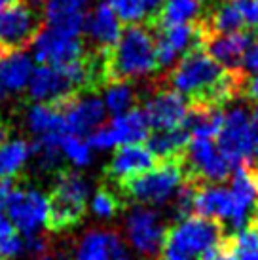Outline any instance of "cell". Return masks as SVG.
I'll use <instances>...</instances> for the list:
<instances>
[{
	"instance_id": "74e56055",
	"label": "cell",
	"mask_w": 258,
	"mask_h": 260,
	"mask_svg": "<svg viewBox=\"0 0 258 260\" xmlns=\"http://www.w3.org/2000/svg\"><path fill=\"white\" fill-rule=\"evenodd\" d=\"M4 97H6V89H4V87L0 86V101H2V99H4Z\"/></svg>"
},
{
	"instance_id": "836d02e7",
	"label": "cell",
	"mask_w": 258,
	"mask_h": 260,
	"mask_svg": "<svg viewBox=\"0 0 258 260\" xmlns=\"http://www.w3.org/2000/svg\"><path fill=\"white\" fill-rule=\"evenodd\" d=\"M139 2L143 4L144 12H146V23H150L158 15V12L162 10L165 0H139Z\"/></svg>"
},
{
	"instance_id": "d6986e66",
	"label": "cell",
	"mask_w": 258,
	"mask_h": 260,
	"mask_svg": "<svg viewBox=\"0 0 258 260\" xmlns=\"http://www.w3.org/2000/svg\"><path fill=\"white\" fill-rule=\"evenodd\" d=\"M112 146L141 145L150 135V123L143 109H133L122 116H116L112 123L105 127Z\"/></svg>"
},
{
	"instance_id": "ac0fdd59",
	"label": "cell",
	"mask_w": 258,
	"mask_h": 260,
	"mask_svg": "<svg viewBox=\"0 0 258 260\" xmlns=\"http://www.w3.org/2000/svg\"><path fill=\"white\" fill-rule=\"evenodd\" d=\"M84 32L93 40V50H108L118 42L122 25L108 2H101L93 14L86 17Z\"/></svg>"
},
{
	"instance_id": "4316f807",
	"label": "cell",
	"mask_w": 258,
	"mask_h": 260,
	"mask_svg": "<svg viewBox=\"0 0 258 260\" xmlns=\"http://www.w3.org/2000/svg\"><path fill=\"white\" fill-rule=\"evenodd\" d=\"M105 101H107V109L116 116H122L129 110L135 109L139 95L133 89L129 82H120V84H110L107 86V93H105Z\"/></svg>"
},
{
	"instance_id": "277c9868",
	"label": "cell",
	"mask_w": 258,
	"mask_h": 260,
	"mask_svg": "<svg viewBox=\"0 0 258 260\" xmlns=\"http://www.w3.org/2000/svg\"><path fill=\"white\" fill-rule=\"evenodd\" d=\"M222 238V222L190 215L175 224L173 228L165 230L162 251L186 258H196L201 256L207 249L215 247Z\"/></svg>"
},
{
	"instance_id": "8d00e7d4",
	"label": "cell",
	"mask_w": 258,
	"mask_h": 260,
	"mask_svg": "<svg viewBox=\"0 0 258 260\" xmlns=\"http://www.w3.org/2000/svg\"><path fill=\"white\" fill-rule=\"evenodd\" d=\"M23 2H27V0H0V12L17 6V4H23Z\"/></svg>"
},
{
	"instance_id": "ee69618b",
	"label": "cell",
	"mask_w": 258,
	"mask_h": 260,
	"mask_svg": "<svg viewBox=\"0 0 258 260\" xmlns=\"http://www.w3.org/2000/svg\"><path fill=\"white\" fill-rule=\"evenodd\" d=\"M256 2H258V0H256Z\"/></svg>"
},
{
	"instance_id": "f546056e",
	"label": "cell",
	"mask_w": 258,
	"mask_h": 260,
	"mask_svg": "<svg viewBox=\"0 0 258 260\" xmlns=\"http://www.w3.org/2000/svg\"><path fill=\"white\" fill-rule=\"evenodd\" d=\"M116 17L125 25L139 21H146V12L139 0H110Z\"/></svg>"
},
{
	"instance_id": "5b68a950",
	"label": "cell",
	"mask_w": 258,
	"mask_h": 260,
	"mask_svg": "<svg viewBox=\"0 0 258 260\" xmlns=\"http://www.w3.org/2000/svg\"><path fill=\"white\" fill-rule=\"evenodd\" d=\"M218 137V150L232 167H239L251 159L256 148V137L252 127V114L245 107H234L224 114Z\"/></svg>"
},
{
	"instance_id": "83f0119b",
	"label": "cell",
	"mask_w": 258,
	"mask_h": 260,
	"mask_svg": "<svg viewBox=\"0 0 258 260\" xmlns=\"http://www.w3.org/2000/svg\"><path fill=\"white\" fill-rule=\"evenodd\" d=\"M25 249V241L17 234L14 224L8 220L4 207L0 203V260L15 258Z\"/></svg>"
},
{
	"instance_id": "ffe728a7",
	"label": "cell",
	"mask_w": 258,
	"mask_h": 260,
	"mask_svg": "<svg viewBox=\"0 0 258 260\" xmlns=\"http://www.w3.org/2000/svg\"><path fill=\"white\" fill-rule=\"evenodd\" d=\"M120 238L112 232H89L80 241L74 260H120L125 258Z\"/></svg>"
},
{
	"instance_id": "2e32d148",
	"label": "cell",
	"mask_w": 258,
	"mask_h": 260,
	"mask_svg": "<svg viewBox=\"0 0 258 260\" xmlns=\"http://www.w3.org/2000/svg\"><path fill=\"white\" fill-rule=\"evenodd\" d=\"M192 213L196 217L209 220H228L234 213V198L232 192L224 186L215 184H196L192 198Z\"/></svg>"
},
{
	"instance_id": "f35d334b",
	"label": "cell",
	"mask_w": 258,
	"mask_h": 260,
	"mask_svg": "<svg viewBox=\"0 0 258 260\" xmlns=\"http://www.w3.org/2000/svg\"><path fill=\"white\" fill-rule=\"evenodd\" d=\"M30 2H35V4H38V2H42V0H30Z\"/></svg>"
},
{
	"instance_id": "30bf717a",
	"label": "cell",
	"mask_w": 258,
	"mask_h": 260,
	"mask_svg": "<svg viewBox=\"0 0 258 260\" xmlns=\"http://www.w3.org/2000/svg\"><path fill=\"white\" fill-rule=\"evenodd\" d=\"M143 110L148 118L150 127H154L156 131L177 129V127H182V123H184L188 101L180 93L162 86L158 82L154 95L148 99Z\"/></svg>"
},
{
	"instance_id": "e575fe53",
	"label": "cell",
	"mask_w": 258,
	"mask_h": 260,
	"mask_svg": "<svg viewBox=\"0 0 258 260\" xmlns=\"http://www.w3.org/2000/svg\"><path fill=\"white\" fill-rule=\"evenodd\" d=\"M243 95L258 107V74L254 78H247V86H245Z\"/></svg>"
},
{
	"instance_id": "6da1fadb",
	"label": "cell",
	"mask_w": 258,
	"mask_h": 260,
	"mask_svg": "<svg viewBox=\"0 0 258 260\" xmlns=\"http://www.w3.org/2000/svg\"><path fill=\"white\" fill-rule=\"evenodd\" d=\"M150 73H158L156 40L152 37V29L139 23L125 25L118 42L105 50L107 84H120Z\"/></svg>"
},
{
	"instance_id": "7402d4cb",
	"label": "cell",
	"mask_w": 258,
	"mask_h": 260,
	"mask_svg": "<svg viewBox=\"0 0 258 260\" xmlns=\"http://www.w3.org/2000/svg\"><path fill=\"white\" fill-rule=\"evenodd\" d=\"M224 122L222 109L211 107H188L182 127L198 139H213L220 133Z\"/></svg>"
},
{
	"instance_id": "9a60e30c",
	"label": "cell",
	"mask_w": 258,
	"mask_h": 260,
	"mask_svg": "<svg viewBox=\"0 0 258 260\" xmlns=\"http://www.w3.org/2000/svg\"><path fill=\"white\" fill-rule=\"evenodd\" d=\"M252 35L247 30H237L230 35H215L203 40L201 48L211 59H215L224 69H243V57L251 48Z\"/></svg>"
},
{
	"instance_id": "5bb4252c",
	"label": "cell",
	"mask_w": 258,
	"mask_h": 260,
	"mask_svg": "<svg viewBox=\"0 0 258 260\" xmlns=\"http://www.w3.org/2000/svg\"><path fill=\"white\" fill-rule=\"evenodd\" d=\"M61 114L64 120L67 135L82 137L87 133H93L105 122L107 110L97 97H86V99L76 97L64 105L61 109Z\"/></svg>"
},
{
	"instance_id": "7c38bea8",
	"label": "cell",
	"mask_w": 258,
	"mask_h": 260,
	"mask_svg": "<svg viewBox=\"0 0 258 260\" xmlns=\"http://www.w3.org/2000/svg\"><path fill=\"white\" fill-rule=\"evenodd\" d=\"M156 164H158L156 156L144 145H122L107 164L105 175L108 181L116 182L120 186L137 175L150 171Z\"/></svg>"
},
{
	"instance_id": "9c48e42d",
	"label": "cell",
	"mask_w": 258,
	"mask_h": 260,
	"mask_svg": "<svg viewBox=\"0 0 258 260\" xmlns=\"http://www.w3.org/2000/svg\"><path fill=\"white\" fill-rule=\"evenodd\" d=\"M33 44H35L36 61L40 65H50L55 69L74 63L86 53V46L82 38L71 37L53 27L40 30Z\"/></svg>"
},
{
	"instance_id": "d6a6232c",
	"label": "cell",
	"mask_w": 258,
	"mask_h": 260,
	"mask_svg": "<svg viewBox=\"0 0 258 260\" xmlns=\"http://www.w3.org/2000/svg\"><path fill=\"white\" fill-rule=\"evenodd\" d=\"M243 63H245V69H243L245 73H258V44L256 46H251L247 50Z\"/></svg>"
},
{
	"instance_id": "7a4b0ae2",
	"label": "cell",
	"mask_w": 258,
	"mask_h": 260,
	"mask_svg": "<svg viewBox=\"0 0 258 260\" xmlns=\"http://www.w3.org/2000/svg\"><path fill=\"white\" fill-rule=\"evenodd\" d=\"M89 186L86 179L76 171L63 169L48 198L46 226L51 232L71 230L82 222L87 209Z\"/></svg>"
},
{
	"instance_id": "ab89813d",
	"label": "cell",
	"mask_w": 258,
	"mask_h": 260,
	"mask_svg": "<svg viewBox=\"0 0 258 260\" xmlns=\"http://www.w3.org/2000/svg\"><path fill=\"white\" fill-rule=\"evenodd\" d=\"M198 2H200V0H198ZM201 2H205V0H201Z\"/></svg>"
},
{
	"instance_id": "b9f144b4",
	"label": "cell",
	"mask_w": 258,
	"mask_h": 260,
	"mask_svg": "<svg viewBox=\"0 0 258 260\" xmlns=\"http://www.w3.org/2000/svg\"><path fill=\"white\" fill-rule=\"evenodd\" d=\"M256 37H258V30H256Z\"/></svg>"
},
{
	"instance_id": "484cf974",
	"label": "cell",
	"mask_w": 258,
	"mask_h": 260,
	"mask_svg": "<svg viewBox=\"0 0 258 260\" xmlns=\"http://www.w3.org/2000/svg\"><path fill=\"white\" fill-rule=\"evenodd\" d=\"M29 125L30 129L42 135H55V137H63L67 135L64 129V120L61 110H57L55 107L50 105H35L29 110Z\"/></svg>"
},
{
	"instance_id": "60d3db41",
	"label": "cell",
	"mask_w": 258,
	"mask_h": 260,
	"mask_svg": "<svg viewBox=\"0 0 258 260\" xmlns=\"http://www.w3.org/2000/svg\"><path fill=\"white\" fill-rule=\"evenodd\" d=\"M122 260H129V258H122Z\"/></svg>"
},
{
	"instance_id": "44dd1931",
	"label": "cell",
	"mask_w": 258,
	"mask_h": 260,
	"mask_svg": "<svg viewBox=\"0 0 258 260\" xmlns=\"http://www.w3.org/2000/svg\"><path fill=\"white\" fill-rule=\"evenodd\" d=\"M188 143H190V133L184 127H177V129L154 131L146 137L144 146L156 156L158 161H167V159H182Z\"/></svg>"
},
{
	"instance_id": "52a82bcc",
	"label": "cell",
	"mask_w": 258,
	"mask_h": 260,
	"mask_svg": "<svg viewBox=\"0 0 258 260\" xmlns=\"http://www.w3.org/2000/svg\"><path fill=\"white\" fill-rule=\"evenodd\" d=\"M8 220L14 224L15 230L25 236H33L48 218V198L33 188H23L15 184L12 192L0 200Z\"/></svg>"
},
{
	"instance_id": "8fae6325",
	"label": "cell",
	"mask_w": 258,
	"mask_h": 260,
	"mask_svg": "<svg viewBox=\"0 0 258 260\" xmlns=\"http://www.w3.org/2000/svg\"><path fill=\"white\" fill-rule=\"evenodd\" d=\"M29 93L35 101L50 105L61 110L69 101L80 97L71 82L59 69L50 65H40L29 80Z\"/></svg>"
},
{
	"instance_id": "7bdbcfd3",
	"label": "cell",
	"mask_w": 258,
	"mask_h": 260,
	"mask_svg": "<svg viewBox=\"0 0 258 260\" xmlns=\"http://www.w3.org/2000/svg\"><path fill=\"white\" fill-rule=\"evenodd\" d=\"M46 260H50V258H46Z\"/></svg>"
},
{
	"instance_id": "3957f363",
	"label": "cell",
	"mask_w": 258,
	"mask_h": 260,
	"mask_svg": "<svg viewBox=\"0 0 258 260\" xmlns=\"http://www.w3.org/2000/svg\"><path fill=\"white\" fill-rule=\"evenodd\" d=\"M184 182L182 159L158 161L150 171L137 175L133 179L120 184L122 194L133 202L158 205L171 198Z\"/></svg>"
},
{
	"instance_id": "603a6c76",
	"label": "cell",
	"mask_w": 258,
	"mask_h": 260,
	"mask_svg": "<svg viewBox=\"0 0 258 260\" xmlns=\"http://www.w3.org/2000/svg\"><path fill=\"white\" fill-rule=\"evenodd\" d=\"M200 15V2L198 0H165L158 15L152 19L148 25L150 29H167L175 25L194 21Z\"/></svg>"
},
{
	"instance_id": "d4e9b609",
	"label": "cell",
	"mask_w": 258,
	"mask_h": 260,
	"mask_svg": "<svg viewBox=\"0 0 258 260\" xmlns=\"http://www.w3.org/2000/svg\"><path fill=\"white\" fill-rule=\"evenodd\" d=\"M30 154V145L23 139L8 141L0 145V181L15 179Z\"/></svg>"
},
{
	"instance_id": "e0dca14e",
	"label": "cell",
	"mask_w": 258,
	"mask_h": 260,
	"mask_svg": "<svg viewBox=\"0 0 258 260\" xmlns=\"http://www.w3.org/2000/svg\"><path fill=\"white\" fill-rule=\"evenodd\" d=\"M87 2L89 0H48L44 10L46 21L53 29L63 30L71 37H80L84 32V10Z\"/></svg>"
},
{
	"instance_id": "f1b7e54d",
	"label": "cell",
	"mask_w": 258,
	"mask_h": 260,
	"mask_svg": "<svg viewBox=\"0 0 258 260\" xmlns=\"http://www.w3.org/2000/svg\"><path fill=\"white\" fill-rule=\"evenodd\" d=\"M59 148L63 152L67 158L71 159L76 167H84L91 161V150H89V145L84 143L80 137H74V135H63L61 141H59Z\"/></svg>"
},
{
	"instance_id": "4dcf8cb0",
	"label": "cell",
	"mask_w": 258,
	"mask_h": 260,
	"mask_svg": "<svg viewBox=\"0 0 258 260\" xmlns=\"http://www.w3.org/2000/svg\"><path fill=\"white\" fill-rule=\"evenodd\" d=\"M123 207L122 200L116 194H112L108 188H99L93 198V213L101 218L114 217L118 211Z\"/></svg>"
},
{
	"instance_id": "ba28073f",
	"label": "cell",
	"mask_w": 258,
	"mask_h": 260,
	"mask_svg": "<svg viewBox=\"0 0 258 260\" xmlns=\"http://www.w3.org/2000/svg\"><path fill=\"white\" fill-rule=\"evenodd\" d=\"M42 23L27 2L0 12V57L23 51L35 42Z\"/></svg>"
},
{
	"instance_id": "1f68e13d",
	"label": "cell",
	"mask_w": 258,
	"mask_h": 260,
	"mask_svg": "<svg viewBox=\"0 0 258 260\" xmlns=\"http://www.w3.org/2000/svg\"><path fill=\"white\" fill-rule=\"evenodd\" d=\"M237 12L241 14L245 25L258 27V2L256 0H234Z\"/></svg>"
},
{
	"instance_id": "4fadbf2b",
	"label": "cell",
	"mask_w": 258,
	"mask_h": 260,
	"mask_svg": "<svg viewBox=\"0 0 258 260\" xmlns=\"http://www.w3.org/2000/svg\"><path fill=\"white\" fill-rule=\"evenodd\" d=\"M127 236L137 251L154 254L164 247L165 228L154 211L139 205L127 217Z\"/></svg>"
},
{
	"instance_id": "8992f818",
	"label": "cell",
	"mask_w": 258,
	"mask_h": 260,
	"mask_svg": "<svg viewBox=\"0 0 258 260\" xmlns=\"http://www.w3.org/2000/svg\"><path fill=\"white\" fill-rule=\"evenodd\" d=\"M230 161L211 139H190L182 156L184 181L196 184L220 182L230 175Z\"/></svg>"
},
{
	"instance_id": "d590c367",
	"label": "cell",
	"mask_w": 258,
	"mask_h": 260,
	"mask_svg": "<svg viewBox=\"0 0 258 260\" xmlns=\"http://www.w3.org/2000/svg\"><path fill=\"white\" fill-rule=\"evenodd\" d=\"M8 133H10V125H8L6 120L0 116V145H2V143H6Z\"/></svg>"
},
{
	"instance_id": "cb8c5ba5",
	"label": "cell",
	"mask_w": 258,
	"mask_h": 260,
	"mask_svg": "<svg viewBox=\"0 0 258 260\" xmlns=\"http://www.w3.org/2000/svg\"><path fill=\"white\" fill-rule=\"evenodd\" d=\"M30 59L23 51L0 57V86L6 91H21L30 76Z\"/></svg>"
}]
</instances>
